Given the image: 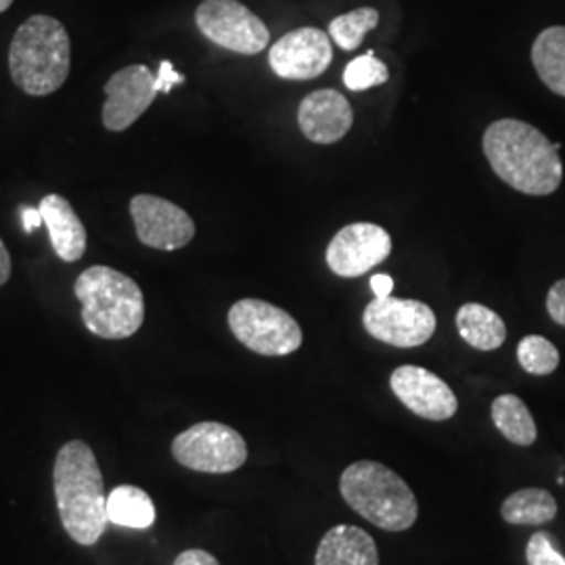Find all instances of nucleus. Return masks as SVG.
Here are the masks:
<instances>
[{
	"label": "nucleus",
	"instance_id": "nucleus-10",
	"mask_svg": "<svg viewBox=\"0 0 565 565\" xmlns=\"http://www.w3.org/2000/svg\"><path fill=\"white\" fill-rule=\"evenodd\" d=\"M392 252V237L384 226L373 223H354L327 245V266L343 279H354L387 260Z\"/></svg>",
	"mask_w": 565,
	"mask_h": 565
},
{
	"label": "nucleus",
	"instance_id": "nucleus-21",
	"mask_svg": "<svg viewBox=\"0 0 565 565\" xmlns=\"http://www.w3.org/2000/svg\"><path fill=\"white\" fill-rule=\"evenodd\" d=\"M557 501L545 488H522L509 494L501 515L511 525H543L555 520Z\"/></svg>",
	"mask_w": 565,
	"mask_h": 565
},
{
	"label": "nucleus",
	"instance_id": "nucleus-2",
	"mask_svg": "<svg viewBox=\"0 0 565 565\" xmlns=\"http://www.w3.org/2000/svg\"><path fill=\"white\" fill-rule=\"evenodd\" d=\"M53 490L61 525L74 543L93 546L109 524L102 467L93 448L72 440L63 445L53 469Z\"/></svg>",
	"mask_w": 565,
	"mask_h": 565
},
{
	"label": "nucleus",
	"instance_id": "nucleus-23",
	"mask_svg": "<svg viewBox=\"0 0 565 565\" xmlns=\"http://www.w3.org/2000/svg\"><path fill=\"white\" fill-rule=\"evenodd\" d=\"M377 23H380V13L375 9L371 7L354 9L329 23V39L342 51H354L361 46L364 34L375 30Z\"/></svg>",
	"mask_w": 565,
	"mask_h": 565
},
{
	"label": "nucleus",
	"instance_id": "nucleus-17",
	"mask_svg": "<svg viewBox=\"0 0 565 565\" xmlns=\"http://www.w3.org/2000/svg\"><path fill=\"white\" fill-rule=\"evenodd\" d=\"M315 565H380V551L363 527L335 525L321 539Z\"/></svg>",
	"mask_w": 565,
	"mask_h": 565
},
{
	"label": "nucleus",
	"instance_id": "nucleus-12",
	"mask_svg": "<svg viewBox=\"0 0 565 565\" xmlns=\"http://www.w3.org/2000/svg\"><path fill=\"white\" fill-rule=\"evenodd\" d=\"M130 216L137 228V237L153 249L174 252L189 245L195 237L193 218L177 203L158 195L132 198Z\"/></svg>",
	"mask_w": 565,
	"mask_h": 565
},
{
	"label": "nucleus",
	"instance_id": "nucleus-20",
	"mask_svg": "<svg viewBox=\"0 0 565 565\" xmlns=\"http://www.w3.org/2000/svg\"><path fill=\"white\" fill-rule=\"evenodd\" d=\"M107 518L121 527L147 530L156 522V505L142 488L118 486L107 497Z\"/></svg>",
	"mask_w": 565,
	"mask_h": 565
},
{
	"label": "nucleus",
	"instance_id": "nucleus-29",
	"mask_svg": "<svg viewBox=\"0 0 565 565\" xmlns=\"http://www.w3.org/2000/svg\"><path fill=\"white\" fill-rule=\"evenodd\" d=\"M172 565H221V562L203 548H186L174 559Z\"/></svg>",
	"mask_w": 565,
	"mask_h": 565
},
{
	"label": "nucleus",
	"instance_id": "nucleus-8",
	"mask_svg": "<svg viewBox=\"0 0 565 565\" xmlns=\"http://www.w3.org/2000/svg\"><path fill=\"white\" fill-rule=\"evenodd\" d=\"M195 23L207 41L239 55H258L270 42L266 23L237 0H203Z\"/></svg>",
	"mask_w": 565,
	"mask_h": 565
},
{
	"label": "nucleus",
	"instance_id": "nucleus-32",
	"mask_svg": "<svg viewBox=\"0 0 565 565\" xmlns=\"http://www.w3.org/2000/svg\"><path fill=\"white\" fill-rule=\"evenodd\" d=\"M11 277V256H9V249L4 247V243L0 239V285L9 281Z\"/></svg>",
	"mask_w": 565,
	"mask_h": 565
},
{
	"label": "nucleus",
	"instance_id": "nucleus-18",
	"mask_svg": "<svg viewBox=\"0 0 565 565\" xmlns=\"http://www.w3.org/2000/svg\"><path fill=\"white\" fill-rule=\"evenodd\" d=\"M457 329L465 342L476 350L490 352L501 348L507 340L505 321L482 303H463L457 312Z\"/></svg>",
	"mask_w": 565,
	"mask_h": 565
},
{
	"label": "nucleus",
	"instance_id": "nucleus-24",
	"mask_svg": "<svg viewBox=\"0 0 565 565\" xmlns=\"http://www.w3.org/2000/svg\"><path fill=\"white\" fill-rule=\"evenodd\" d=\"M518 361L525 373L545 377L557 371L559 350L543 335H527L518 345Z\"/></svg>",
	"mask_w": 565,
	"mask_h": 565
},
{
	"label": "nucleus",
	"instance_id": "nucleus-15",
	"mask_svg": "<svg viewBox=\"0 0 565 565\" xmlns=\"http://www.w3.org/2000/svg\"><path fill=\"white\" fill-rule=\"evenodd\" d=\"M354 111L342 93L323 88L310 93L298 109V124L308 141L331 145L342 141L352 128Z\"/></svg>",
	"mask_w": 565,
	"mask_h": 565
},
{
	"label": "nucleus",
	"instance_id": "nucleus-13",
	"mask_svg": "<svg viewBox=\"0 0 565 565\" xmlns=\"http://www.w3.org/2000/svg\"><path fill=\"white\" fill-rule=\"evenodd\" d=\"M390 387L411 413L427 422H446L455 417L459 408L450 385L424 366H398L390 377Z\"/></svg>",
	"mask_w": 565,
	"mask_h": 565
},
{
	"label": "nucleus",
	"instance_id": "nucleus-31",
	"mask_svg": "<svg viewBox=\"0 0 565 565\" xmlns=\"http://www.w3.org/2000/svg\"><path fill=\"white\" fill-rule=\"evenodd\" d=\"M371 289L375 294V298H387L394 291V281L390 275H373L371 277Z\"/></svg>",
	"mask_w": 565,
	"mask_h": 565
},
{
	"label": "nucleus",
	"instance_id": "nucleus-9",
	"mask_svg": "<svg viewBox=\"0 0 565 565\" xmlns=\"http://www.w3.org/2000/svg\"><path fill=\"white\" fill-rule=\"evenodd\" d=\"M366 333L396 348H417L431 340L436 315L427 303L401 298H375L364 308Z\"/></svg>",
	"mask_w": 565,
	"mask_h": 565
},
{
	"label": "nucleus",
	"instance_id": "nucleus-5",
	"mask_svg": "<svg viewBox=\"0 0 565 565\" xmlns=\"http://www.w3.org/2000/svg\"><path fill=\"white\" fill-rule=\"evenodd\" d=\"M340 492L361 518L385 532H404L419 518V503L411 486L377 461L348 465L340 478Z\"/></svg>",
	"mask_w": 565,
	"mask_h": 565
},
{
	"label": "nucleus",
	"instance_id": "nucleus-33",
	"mask_svg": "<svg viewBox=\"0 0 565 565\" xmlns=\"http://www.w3.org/2000/svg\"><path fill=\"white\" fill-rule=\"evenodd\" d=\"M11 4H13V0H0V13H4Z\"/></svg>",
	"mask_w": 565,
	"mask_h": 565
},
{
	"label": "nucleus",
	"instance_id": "nucleus-14",
	"mask_svg": "<svg viewBox=\"0 0 565 565\" xmlns=\"http://www.w3.org/2000/svg\"><path fill=\"white\" fill-rule=\"evenodd\" d=\"M105 95L103 126L111 132H124L156 99V74L147 65H128L107 81Z\"/></svg>",
	"mask_w": 565,
	"mask_h": 565
},
{
	"label": "nucleus",
	"instance_id": "nucleus-7",
	"mask_svg": "<svg viewBox=\"0 0 565 565\" xmlns=\"http://www.w3.org/2000/svg\"><path fill=\"white\" fill-rule=\"evenodd\" d=\"M177 463L200 473H231L247 461L242 434L218 422H203L181 431L172 443Z\"/></svg>",
	"mask_w": 565,
	"mask_h": 565
},
{
	"label": "nucleus",
	"instance_id": "nucleus-6",
	"mask_svg": "<svg viewBox=\"0 0 565 565\" xmlns=\"http://www.w3.org/2000/svg\"><path fill=\"white\" fill-rule=\"evenodd\" d=\"M228 327L239 342L263 356H287L302 345V327L279 306L245 298L231 306Z\"/></svg>",
	"mask_w": 565,
	"mask_h": 565
},
{
	"label": "nucleus",
	"instance_id": "nucleus-26",
	"mask_svg": "<svg viewBox=\"0 0 565 565\" xmlns=\"http://www.w3.org/2000/svg\"><path fill=\"white\" fill-rule=\"evenodd\" d=\"M527 565H565V557L551 543L548 534L536 532L525 546Z\"/></svg>",
	"mask_w": 565,
	"mask_h": 565
},
{
	"label": "nucleus",
	"instance_id": "nucleus-28",
	"mask_svg": "<svg viewBox=\"0 0 565 565\" xmlns=\"http://www.w3.org/2000/svg\"><path fill=\"white\" fill-rule=\"evenodd\" d=\"M182 82H184V76L174 70V65L170 61L160 63V72L156 74V90L158 93H170L177 84H182Z\"/></svg>",
	"mask_w": 565,
	"mask_h": 565
},
{
	"label": "nucleus",
	"instance_id": "nucleus-3",
	"mask_svg": "<svg viewBox=\"0 0 565 565\" xmlns=\"http://www.w3.org/2000/svg\"><path fill=\"white\" fill-rule=\"evenodd\" d=\"M72 42L60 20L34 15L23 21L9 49L11 78L25 95L49 97L70 76Z\"/></svg>",
	"mask_w": 565,
	"mask_h": 565
},
{
	"label": "nucleus",
	"instance_id": "nucleus-19",
	"mask_svg": "<svg viewBox=\"0 0 565 565\" xmlns=\"http://www.w3.org/2000/svg\"><path fill=\"white\" fill-rule=\"evenodd\" d=\"M532 63L546 88L565 97V25H553L539 34L532 44Z\"/></svg>",
	"mask_w": 565,
	"mask_h": 565
},
{
	"label": "nucleus",
	"instance_id": "nucleus-27",
	"mask_svg": "<svg viewBox=\"0 0 565 565\" xmlns=\"http://www.w3.org/2000/svg\"><path fill=\"white\" fill-rule=\"evenodd\" d=\"M546 310H548V317H551L555 323L565 327V279L555 282V285L548 289Z\"/></svg>",
	"mask_w": 565,
	"mask_h": 565
},
{
	"label": "nucleus",
	"instance_id": "nucleus-11",
	"mask_svg": "<svg viewBox=\"0 0 565 565\" xmlns=\"http://www.w3.org/2000/svg\"><path fill=\"white\" fill-rule=\"evenodd\" d=\"M333 61V41L319 28H298L270 46V70L282 81H312Z\"/></svg>",
	"mask_w": 565,
	"mask_h": 565
},
{
	"label": "nucleus",
	"instance_id": "nucleus-1",
	"mask_svg": "<svg viewBox=\"0 0 565 565\" xmlns=\"http://www.w3.org/2000/svg\"><path fill=\"white\" fill-rule=\"evenodd\" d=\"M482 147L494 174L524 195L545 198L564 181L562 145H553L539 128L525 121H492L486 128Z\"/></svg>",
	"mask_w": 565,
	"mask_h": 565
},
{
	"label": "nucleus",
	"instance_id": "nucleus-30",
	"mask_svg": "<svg viewBox=\"0 0 565 565\" xmlns=\"http://www.w3.org/2000/svg\"><path fill=\"white\" fill-rule=\"evenodd\" d=\"M21 223H23V231L25 233L39 231L42 224H44L41 207H21Z\"/></svg>",
	"mask_w": 565,
	"mask_h": 565
},
{
	"label": "nucleus",
	"instance_id": "nucleus-25",
	"mask_svg": "<svg viewBox=\"0 0 565 565\" xmlns=\"http://www.w3.org/2000/svg\"><path fill=\"white\" fill-rule=\"evenodd\" d=\"M387 81H390L387 65L377 60L373 53H366V55L350 61L343 70V84H345V88H350L354 93L369 90L373 86H382Z\"/></svg>",
	"mask_w": 565,
	"mask_h": 565
},
{
	"label": "nucleus",
	"instance_id": "nucleus-4",
	"mask_svg": "<svg viewBox=\"0 0 565 565\" xmlns=\"http://www.w3.org/2000/svg\"><path fill=\"white\" fill-rule=\"evenodd\" d=\"M82 303V323L102 340L132 338L145 321L141 287L120 270L90 266L74 285Z\"/></svg>",
	"mask_w": 565,
	"mask_h": 565
},
{
	"label": "nucleus",
	"instance_id": "nucleus-16",
	"mask_svg": "<svg viewBox=\"0 0 565 565\" xmlns=\"http://www.w3.org/2000/svg\"><path fill=\"white\" fill-rule=\"evenodd\" d=\"M41 212L55 254L65 263L81 260L86 254V228L72 203L57 193H49L42 198Z\"/></svg>",
	"mask_w": 565,
	"mask_h": 565
},
{
	"label": "nucleus",
	"instance_id": "nucleus-22",
	"mask_svg": "<svg viewBox=\"0 0 565 565\" xmlns=\"http://www.w3.org/2000/svg\"><path fill=\"white\" fill-rule=\"evenodd\" d=\"M492 422L511 445L532 446L536 443L539 429L534 417L522 398L515 394L499 396L490 408Z\"/></svg>",
	"mask_w": 565,
	"mask_h": 565
}]
</instances>
